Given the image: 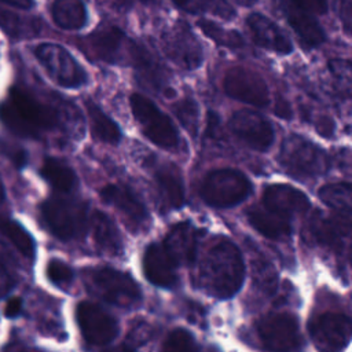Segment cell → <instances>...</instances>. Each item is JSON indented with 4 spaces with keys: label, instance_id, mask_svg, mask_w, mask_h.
I'll list each match as a JSON object with an SVG mask.
<instances>
[{
    "label": "cell",
    "instance_id": "obj_41",
    "mask_svg": "<svg viewBox=\"0 0 352 352\" xmlns=\"http://www.w3.org/2000/svg\"><path fill=\"white\" fill-rule=\"evenodd\" d=\"M337 10L340 14V18L344 22L345 30L349 32L351 28V0H337Z\"/></svg>",
    "mask_w": 352,
    "mask_h": 352
},
{
    "label": "cell",
    "instance_id": "obj_6",
    "mask_svg": "<svg viewBox=\"0 0 352 352\" xmlns=\"http://www.w3.org/2000/svg\"><path fill=\"white\" fill-rule=\"evenodd\" d=\"M249 179L239 170L224 168L209 172L201 184V197L213 208H231L248 198Z\"/></svg>",
    "mask_w": 352,
    "mask_h": 352
},
{
    "label": "cell",
    "instance_id": "obj_30",
    "mask_svg": "<svg viewBox=\"0 0 352 352\" xmlns=\"http://www.w3.org/2000/svg\"><path fill=\"white\" fill-rule=\"evenodd\" d=\"M318 195L323 204L340 213H351L352 191L349 183H331L319 188Z\"/></svg>",
    "mask_w": 352,
    "mask_h": 352
},
{
    "label": "cell",
    "instance_id": "obj_9",
    "mask_svg": "<svg viewBox=\"0 0 352 352\" xmlns=\"http://www.w3.org/2000/svg\"><path fill=\"white\" fill-rule=\"evenodd\" d=\"M161 44L165 55L184 70H194L201 66L204 50L190 26L177 21L168 26L161 34Z\"/></svg>",
    "mask_w": 352,
    "mask_h": 352
},
{
    "label": "cell",
    "instance_id": "obj_2",
    "mask_svg": "<svg viewBox=\"0 0 352 352\" xmlns=\"http://www.w3.org/2000/svg\"><path fill=\"white\" fill-rule=\"evenodd\" d=\"M199 283L212 296L228 298L234 296L245 275L239 249L227 238H216L206 249L199 264Z\"/></svg>",
    "mask_w": 352,
    "mask_h": 352
},
{
    "label": "cell",
    "instance_id": "obj_5",
    "mask_svg": "<svg viewBox=\"0 0 352 352\" xmlns=\"http://www.w3.org/2000/svg\"><path fill=\"white\" fill-rule=\"evenodd\" d=\"M129 103L135 120L151 143L166 150L177 147L179 132L173 121L151 99L140 94H132Z\"/></svg>",
    "mask_w": 352,
    "mask_h": 352
},
{
    "label": "cell",
    "instance_id": "obj_4",
    "mask_svg": "<svg viewBox=\"0 0 352 352\" xmlns=\"http://www.w3.org/2000/svg\"><path fill=\"white\" fill-rule=\"evenodd\" d=\"M41 216L55 236L69 241L84 234L88 224V206L77 198L55 195L43 202Z\"/></svg>",
    "mask_w": 352,
    "mask_h": 352
},
{
    "label": "cell",
    "instance_id": "obj_28",
    "mask_svg": "<svg viewBox=\"0 0 352 352\" xmlns=\"http://www.w3.org/2000/svg\"><path fill=\"white\" fill-rule=\"evenodd\" d=\"M85 109L94 138L109 144L120 143L121 131L118 125L94 100H85Z\"/></svg>",
    "mask_w": 352,
    "mask_h": 352
},
{
    "label": "cell",
    "instance_id": "obj_42",
    "mask_svg": "<svg viewBox=\"0 0 352 352\" xmlns=\"http://www.w3.org/2000/svg\"><path fill=\"white\" fill-rule=\"evenodd\" d=\"M22 309V300L19 297H12L7 301L4 307V315L7 318H15L16 315L21 314Z\"/></svg>",
    "mask_w": 352,
    "mask_h": 352
},
{
    "label": "cell",
    "instance_id": "obj_32",
    "mask_svg": "<svg viewBox=\"0 0 352 352\" xmlns=\"http://www.w3.org/2000/svg\"><path fill=\"white\" fill-rule=\"evenodd\" d=\"M0 232L25 256H33L34 242L30 234L16 221L7 217V214L0 216Z\"/></svg>",
    "mask_w": 352,
    "mask_h": 352
},
{
    "label": "cell",
    "instance_id": "obj_19",
    "mask_svg": "<svg viewBox=\"0 0 352 352\" xmlns=\"http://www.w3.org/2000/svg\"><path fill=\"white\" fill-rule=\"evenodd\" d=\"M177 264L160 243H151L144 253L143 268L146 278L155 286L170 287L177 280Z\"/></svg>",
    "mask_w": 352,
    "mask_h": 352
},
{
    "label": "cell",
    "instance_id": "obj_13",
    "mask_svg": "<svg viewBox=\"0 0 352 352\" xmlns=\"http://www.w3.org/2000/svg\"><path fill=\"white\" fill-rule=\"evenodd\" d=\"M309 334L319 352H342L351 338V320L338 312H324L309 323Z\"/></svg>",
    "mask_w": 352,
    "mask_h": 352
},
{
    "label": "cell",
    "instance_id": "obj_17",
    "mask_svg": "<svg viewBox=\"0 0 352 352\" xmlns=\"http://www.w3.org/2000/svg\"><path fill=\"white\" fill-rule=\"evenodd\" d=\"M248 29L252 34L253 41L268 51L278 54H290L293 44L289 36L268 16L258 12L250 14L246 19Z\"/></svg>",
    "mask_w": 352,
    "mask_h": 352
},
{
    "label": "cell",
    "instance_id": "obj_49",
    "mask_svg": "<svg viewBox=\"0 0 352 352\" xmlns=\"http://www.w3.org/2000/svg\"><path fill=\"white\" fill-rule=\"evenodd\" d=\"M205 352H220V351L216 346H209L205 349Z\"/></svg>",
    "mask_w": 352,
    "mask_h": 352
},
{
    "label": "cell",
    "instance_id": "obj_33",
    "mask_svg": "<svg viewBox=\"0 0 352 352\" xmlns=\"http://www.w3.org/2000/svg\"><path fill=\"white\" fill-rule=\"evenodd\" d=\"M197 25L206 37H209L212 41H214L220 47L239 48V47L243 45L242 36L235 30L224 29L223 26L217 25L216 22L206 21V19L198 21Z\"/></svg>",
    "mask_w": 352,
    "mask_h": 352
},
{
    "label": "cell",
    "instance_id": "obj_47",
    "mask_svg": "<svg viewBox=\"0 0 352 352\" xmlns=\"http://www.w3.org/2000/svg\"><path fill=\"white\" fill-rule=\"evenodd\" d=\"M104 352H135V351L132 349V346L124 344V345H117V346L109 348V349H106Z\"/></svg>",
    "mask_w": 352,
    "mask_h": 352
},
{
    "label": "cell",
    "instance_id": "obj_11",
    "mask_svg": "<svg viewBox=\"0 0 352 352\" xmlns=\"http://www.w3.org/2000/svg\"><path fill=\"white\" fill-rule=\"evenodd\" d=\"M263 345L271 352H292L301 341L298 323L290 314H268L257 323Z\"/></svg>",
    "mask_w": 352,
    "mask_h": 352
},
{
    "label": "cell",
    "instance_id": "obj_43",
    "mask_svg": "<svg viewBox=\"0 0 352 352\" xmlns=\"http://www.w3.org/2000/svg\"><path fill=\"white\" fill-rule=\"evenodd\" d=\"M12 285H14L12 278L6 272L3 267H0V297L7 294L12 287Z\"/></svg>",
    "mask_w": 352,
    "mask_h": 352
},
{
    "label": "cell",
    "instance_id": "obj_51",
    "mask_svg": "<svg viewBox=\"0 0 352 352\" xmlns=\"http://www.w3.org/2000/svg\"><path fill=\"white\" fill-rule=\"evenodd\" d=\"M117 1H120V3H126V0H117Z\"/></svg>",
    "mask_w": 352,
    "mask_h": 352
},
{
    "label": "cell",
    "instance_id": "obj_7",
    "mask_svg": "<svg viewBox=\"0 0 352 352\" xmlns=\"http://www.w3.org/2000/svg\"><path fill=\"white\" fill-rule=\"evenodd\" d=\"M136 41L131 40L117 26H100L84 37L82 48L87 55L113 65H129Z\"/></svg>",
    "mask_w": 352,
    "mask_h": 352
},
{
    "label": "cell",
    "instance_id": "obj_25",
    "mask_svg": "<svg viewBox=\"0 0 352 352\" xmlns=\"http://www.w3.org/2000/svg\"><path fill=\"white\" fill-rule=\"evenodd\" d=\"M131 66L136 69V72L146 84L155 89L166 91V73L158 62V59L155 58V55H153L144 45L136 43Z\"/></svg>",
    "mask_w": 352,
    "mask_h": 352
},
{
    "label": "cell",
    "instance_id": "obj_22",
    "mask_svg": "<svg viewBox=\"0 0 352 352\" xmlns=\"http://www.w3.org/2000/svg\"><path fill=\"white\" fill-rule=\"evenodd\" d=\"M161 204L168 209H179L184 205V184L179 169L172 164L161 165L154 173Z\"/></svg>",
    "mask_w": 352,
    "mask_h": 352
},
{
    "label": "cell",
    "instance_id": "obj_14",
    "mask_svg": "<svg viewBox=\"0 0 352 352\" xmlns=\"http://www.w3.org/2000/svg\"><path fill=\"white\" fill-rule=\"evenodd\" d=\"M230 131L256 151H267L274 143V129L270 121L253 110L235 111L228 122Z\"/></svg>",
    "mask_w": 352,
    "mask_h": 352
},
{
    "label": "cell",
    "instance_id": "obj_48",
    "mask_svg": "<svg viewBox=\"0 0 352 352\" xmlns=\"http://www.w3.org/2000/svg\"><path fill=\"white\" fill-rule=\"evenodd\" d=\"M234 3H236L238 6H243V7H250L253 6L257 0H232Z\"/></svg>",
    "mask_w": 352,
    "mask_h": 352
},
{
    "label": "cell",
    "instance_id": "obj_8",
    "mask_svg": "<svg viewBox=\"0 0 352 352\" xmlns=\"http://www.w3.org/2000/svg\"><path fill=\"white\" fill-rule=\"evenodd\" d=\"M34 55L56 84L65 88H78L87 82V73L62 45L54 43L38 44L34 48Z\"/></svg>",
    "mask_w": 352,
    "mask_h": 352
},
{
    "label": "cell",
    "instance_id": "obj_18",
    "mask_svg": "<svg viewBox=\"0 0 352 352\" xmlns=\"http://www.w3.org/2000/svg\"><path fill=\"white\" fill-rule=\"evenodd\" d=\"M311 232L319 243L331 249H342L351 232V213L334 212L330 216L316 213L311 221Z\"/></svg>",
    "mask_w": 352,
    "mask_h": 352
},
{
    "label": "cell",
    "instance_id": "obj_23",
    "mask_svg": "<svg viewBox=\"0 0 352 352\" xmlns=\"http://www.w3.org/2000/svg\"><path fill=\"white\" fill-rule=\"evenodd\" d=\"M280 4L289 25L307 45L316 47L324 41L326 36L322 26L309 12L296 7L287 0H282Z\"/></svg>",
    "mask_w": 352,
    "mask_h": 352
},
{
    "label": "cell",
    "instance_id": "obj_35",
    "mask_svg": "<svg viewBox=\"0 0 352 352\" xmlns=\"http://www.w3.org/2000/svg\"><path fill=\"white\" fill-rule=\"evenodd\" d=\"M253 279L264 293L272 294L276 289V271L267 258H252Z\"/></svg>",
    "mask_w": 352,
    "mask_h": 352
},
{
    "label": "cell",
    "instance_id": "obj_29",
    "mask_svg": "<svg viewBox=\"0 0 352 352\" xmlns=\"http://www.w3.org/2000/svg\"><path fill=\"white\" fill-rule=\"evenodd\" d=\"M40 175L45 179L56 191L69 192L77 184V176L74 170L62 160L47 157L40 168Z\"/></svg>",
    "mask_w": 352,
    "mask_h": 352
},
{
    "label": "cell",
    "instance_id": "obj_34",
    "mask_svg": "<svg viewBox=\"0 0 352 352\" xmlns=\"http://www.w3.org/2000/svg\"><path fill=\"white\" fill-rule=\"evenodd\" d=\"M173 111L176 118L183 125V128L192 136H197L198 124H199V106L191 98H184L175 103Z\"/></svg>",
    "mask_w": 352,
    "mask_h": 352
},
{
    "label": "cell",
    "instance_id": "obj_24",
    "mask_svg": "<svg viewBox=\"0 0 352 352\" xmlns=\"http://www.w3.org/2000/svg\"><path fill=\"white\" fill-rule=\"evenodd\" d=\"M250 226L270 239H279L290 234V219L280 216L267 208L253 206L248 210Z\"/></svg>",
    "mask_w": 352,
    "mask_h": 352
},
{
    "label": "cell",
    "instance_id": "obj_31",
    "mask_svg": "<svg viewBox=\"0 0 352 352\" xmlns=\"http://www.w3.org/2000/svg\"><path fill=\"white\" fill-rule=\"evenodd\" d=\"M179 8L191 14H212L223 19H232L235 10L227 0H172Z\"/></svg>",
    "mask_w": 352,
    "mask_h": 352
},
{
    "label": "cell",
    "instance_id": "obj_39",
    "mask_svg": "<svg viewBox=\"0 0 352 352\" xmlns=\"http://www.w3.org/2000/svg\"><path fill=\"white\" fill-rule=\"evenodd\" d=\"M296 7L309 12V14H324L327 11V0H287Z\"/></svg>",
    "mask_w": 352,
    "mask_h": 352
},
{
    "label": "cell",
    "instance_id": "obj_3",
    "mask_svg": "<svg viewBox=\"0 0 352 352\" xmlns=\"http://www.w3.org/2000/svg\"><path fill=\"white\" fill-rule=\"evenodd\" d=\"M279 164L290 176L308 179L326 173L330 161L318 144L301 135L290 133L282 142Z\"/></svg>",
    "mask_w": 352,
    "mask_h": 352
},
{
    "label": "cell",
    "instance_id": "obj_50",
    "mask_svg": "<svg viewBox=\"0 0 352 352\" xmlns=\"http://www.w3.org/2000/svg\"><path fill=\"white\" fill-rule=\"evenodd\" d=\"M140 3H143V4H151L154 0H139Z\"/></svg>",
    "mask_w": 352,
    "mask_h": 352
},
{
    "label": "cell",
    "instance_id": "obj_12",
    "mask_svg": "<svg viewBox=\"0 0 352 352\" xmlns=\"http://www.w3.org/2000/svg\"><path fill=\"white\" fill-rule=\"evenodd\" d=\"M224 92L239 102L257 107H265L270 103V91L265 80L254 70L235 66L231 67L223 80Z\"/></svg>",
    "mask_w": 352,
    "mask_h": 352
},
{
    "label": "cell",
    "instance_id": "obj_27",
    "mask_svg": "<svg viewBox=\"0 0 352 352\" xmlns=\"http://www.w3.org/2000/svg\"><path fill=\"white\" fill-rule=\"evenodd\" d=\"M51 14L54 22L66 30L81 29L88 19L82 0H54Z\"/></svg>",
    "mask_w": 352,
    "mask_h": 352
},
{
    "label": "cell",
    "instance_id": "obj_20",
    "mask_svg": "<svg viewBox=\"0 0 352 352\" xmlns=\"http://www.w3.org/2000/svg\"><path fill=\"white\" fill-rule=\"evenodd\" d=\"M102 199L113 205L117 210H120L128 221L135 226H140L147 220V209L140 198L126 186L122 184H107L100 190Z\"/></svg>",
    "mask_w": 352,
    "mask_h": 352
},
{
    "label": "cell",
    "instance_id": "obj_15",
    "mask_svg": "<svg viewBox=\"0 0 352 352\" xmlns=\"http://www.w3.org/2000/svg\"><path fill=\"white\" fill-rule=\"evenodd\" d=\"M76 316L82 337L92 345H104L117 334V323L114 318L94 302H80Z\"/></svg>",
    "mask_w": 352,
    "mask_h": 352
},
{
    "label": "cell",
    "instance_id": "obj_45",
    "mask_svg": "<svg viewBox=\"0 0 352 352\" xmlns=\"http://www.w3.org/2000/svg\"><path fill=\"white\" fill-rule=\"evenodd\" d=\"M6 4H10L12 7H18V8H30L33 6V0H1Z\"/></svg>",
    "mask_w": 352,
    "mask_h": 352
},
{
    "label": "cell",
    "instance_id": "obj_26",
    "mask_svg": "<svg viewBox=\"0 0 352 352\" xmlns=\"http://www.w3.org/2000/svg\"><path fill=\"white\" fill-rule=\"evenodd\" d=\"M92 236L98 248L107 254H120L122 252V239L113 220L103 212H94L91 216Z\"/></svg>",
    "mask_w": 352,
    "mask_h": 352
},
{
    "label": "cell",
    "instance_id": "obj_37",
    "mask_svg": "<svg viewBox=\"0 0 352 352\" xmlns=\"http://www.w3.org/2000/svg\"><path fill=\"white\" fill-rule=\"evenodd\" d=\"M161 352H198V345L191 333L184 329H175L165 338Z\"/></svg>",
    "mask_w": 352,
    "mask_h": 352
},
{
    "label": "cell",
    "instance_id": "obj_21",
    "mask_svg": "<svg viewBox=\"0 0 352 352\" xmlns=\"http://www.w3.org/2000/svg\"><path fill=\"white\" fill-rule=\"evenodd\" d=\"M197 245L198 231L188 221L173 226L162 243L176 264H191L197 254Z\"/></svg>",
    "mask_w": 352,
    "mask_h": 352
},
{
    "label": "cell",
    "instance_id": "obj_36",
    "mask_svg": "<svg viewBox=\"0 0 352 352\" xmlns=\"http://www.w3.org/2000/svg\"><path fill=\"white\" fill-rule=\"evenodd\" d=\"M0 26L11 36H30L37 32V25L34 21L23 19L21 15L0 10Z\"/></svg>",
    "mask_w": 352,
    "mask_h": 352
},
{
    "label": "cell",
    "instance_id": "obj_40",
    "mask_svg": "<svg viewBox=\"0 0 352 352\" xmlns=\"http://www.w3.org/2000/svg\"><path fill=\"white\" fill-rule=\"evenodd\" d=\"M150 334H151L150 327H148L146 323H140L139 326L131 329L128 338H129L131 342H133V344H142V342H146V341L148 340Z\"/></svg>",
    "mask_w": 352,
    "mask_h": 352
},
{
    "label": "cell",
    "instance_id": "obj_46",
    "mask_svg": "<svg viewBox=\"0 0 352 352\" xmlns=\"http://www.w3.org/2000/svg\"><path fill=\"white\" fill-rule=\"evenodd\" d=\"M4 209H6V190H4L3 182L0 179V216L6 214Z\"/></svg>",
    "mask_w": 352,
    "mask_h": 352
},
{
    "label": "cell",
    "instance_id": "obj_38",
    "mask_svg": "<svg viewBox=\"0 0 352 352\" xmlns=\"http://www.w3.org/2000/svg\"><path fill=\"white\" fill-rule=\"evenodd\" d=\"M47 275L50 280L56 285H66V283H70L73 279L72 268L60 260H51L48 263Z\"/></svg>",
    "mask_w": 352,
    "mask_h": 352
},
{
    "label": "cell",
    "instance_id": "obj_10",
    "mask_svg": "<svg viewBox=\"0 0 352 352\" xmlns=\"http://www.w3.org/2000/svg\"><path fill=\"white\" fill-rule=\"evenodd\" d=\"M88 285L94 294L118 307H129L140 297L138 283L126 274L113 268L91 271Z\"/></svg>",
    "mask_w": 352,
    "mask_h": 352
},
{
    "label": "cell",
    "instance_id": "obj_44",
    "mask_svg": "<svg viewBox=\"0 0 352 352\" xmlns=\"http://www.w3.org/2000/svg\"><path fill=\"white\" fill-rule=\"evenodd\" d=\"M274 111L280 118H290L292 117V110H290V106H289V103L286 100H278L275 103Z\"/></svg>",
    "mask_w": 352,
    "mask_h": 352
},
{
    "label": "cell",
    "instance_id": "obj_1",
    "mask_svg": "<svg viewBox=\"0 0 352 352\" xmlns=\"http://www.w3.org/2000/svg\"><path fill=\"white\" fill-rule=\"evenodd\" d=\"M0 121L15 135L38 138L60 128L63 113L22 87H12L8 99L0 103Z\"/></svg>",
    "mask_w": 352,
    "mask_h": 352
},
{
    "label": "cell",
    "instance_id": "obj_16",
    "mask_svg": "<svg viewBox=\"0 0 352 352\" xmlns=\"http://www.w3.org/2000/svg\"><path fill=\"white\" fill-rule=\"evenodd\" d=\"M263 206L290 219L294 214L304 213L311 204L307 195L289 184H271L263 191Z\"/></svg>",
    "mask_w": 352,
    "mask_h": 352
}]
</instances>
